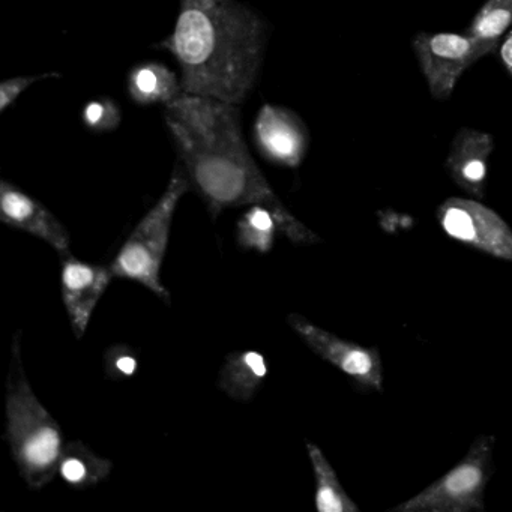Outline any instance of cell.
Returning a JSON list of instances; mask_svg holds the SVG:
<instances>
[{"label": "cell", "instance_id": "obj_1", "mask_svg": "<svg viewBox=\"0 0 512 512\" xmlns=\"http://www.w3.org/2000/svg\"><path fill=\"white\" fill-rule=\"evenodd\" d=\"M166 124L182 169L212 218L224 209L265 205L277 212L290 242L319 244V235L281 203L248 152L239 104L181 92L166 104Z\"/></svg>", "mask_w": 512, "mask_h": 512}, {"label": "cell", "instance_id": "obj_2", "mask_svg": "<svg viewBox=\"0 0 512 512\" xmlns=\"http://www.w3.org/2000/svg\"><path fill=\"white\" fill-rule=\"evenodd\" d=\"M175 29L157 44L178 61L182 92L241 104L254 88L268 26L236 0H179Z\"/></svg>", "mask_w": 512, "mask_h": 512}, {"label": "cell", "instance_id": "obj_3", "mask_svg": "<svg viewBox=\"0 0 512 512\" xmlns=\"http://www.w3.org/2000/svg\"><path fill=\"white\" fill-rule=\"evenodd\" d=\"M7 437L20 476L32 490H41L58 476L64 452V431L38 400L22 359V331L11 346L7 379Z\"/></svg>", "mask_w": 512, "mask_h": 512}, {"label": "cell", "instance_id": "obj_4", "mask_svg": "<svg viewBox=\"0 0 512 512\" xmlns=\"http://www.w3.org/2000/svg\"><path fill=\"white\" fill-rule=\"evenodd\" d=\"M191 184L185 170L176 167L163 196L139 221L110 263L115 278L134 281L170 304V292L161 283V268L169 247L173 217Z\"/></svg>", "mask_w": 512, "mask_h": 512}, {"label": "cell", "instance_id": "obj_5", "mask_svg": "<svg viewBox=\"0 0 512 512\" xmlns=\"http://www.w3.org/2000/svg\"><path fill=\"white\" fill-rule=\"evenodd\" d=\"M494 436L473 440L463 460L392 512H482L485 490L493 476Z\"/></svg>", "mask_w": 512, "mask_h": 512}, {"label": "cell", "instance_id": "obj_6", "mask_svg": "<svg viewBox=\"0 0 512 512\" xmlns=\"http://www.w3.org/2000/svg\"><path fill=\"white\" fill-rule=\"evenodd\" d=\"M499 47V43L478 40L469 34H427L413 38V52L434 100L445 101L454 94L458 79L479 59Z\"/></svg>", "mask_w": 512, "mask_h": 512}, {"label": "cell", "instance_id": "obj_7", "mask_svg": "<svg viewBox=\"0 0 512 512\" xmlns=\"http://www.w3.org/2000/svg\"><path fill=\"white\" fill-rule=\"evenodd\" d=\"M440 229L467 247L512 262V229L493 209L476 199L451 197L437 208Z\"/></svg>", "mask_w": 512, "mask_h": 512}, {"label": "cell", "instance_id": "obj_8", "mask_svg": "<svg viewBox=\"0 0 512 512\" xmlns=\"http://www.w3.org/2000/svg\"><path fill=\"white\" fill-rule=\"evenodd\" d=\"M287 323L319 358L343 371L359 388L382 391L383 362L377 347L343 340L301 314H290Z\"/></svg>", "mask_w": 512, "mask_h": 512}, {"label": "cell", "instance_id": "obj_9", "mask_svg": "<svg viewBox=\"0 0 512 512\" xmlns=\"http://www.w3.org/2000/svg\"><path fill=\"white\" fill-rule=\"evenodd\" d=\"M115 278L110 266L83 262L73 254L61 256V295L77 340L85 337L98 302Z\"/></svg>", "mask_w": 512, "mask_h": 512}, {"label": "cell", "instance_id": "obj_10", "mask_svg": "<svg viewBox=\"0 0 512 512\" xmlns=\"http://www.w3.org/2000/svg\"><path fill=\"white\" fill-rule=\"evenodd\" d=\"M254 137L260 154L278 166L296 169L308 149V130L292 110L266 104L254 124Z\"/></svg>", "mask_w": 512, "mask_h": 512}, {"label": "cell", "instance_id": "obj_11", "mask_svg": "<svg viewBox=\"0 0 512 512\" xmlns=\"http://www.w3.org/2000/svg\"><path fill=\"white\" fill-rule=\"evenodd\" d=\"M0 221L47 242L59 256L70 253V233L64 224L40 200L7 181L0 182Z\"/></svg>", "mask_w": 512, "mask_h": 512}, {"label": "cell", "instance_id": "obj_12", "mask_svg": "<svg viewBox=\"0 0 512 512\" xmlns=\"http://www.w3.org/2000/svg\"><path fill=\"white\" fill-rule=\"evenodd\" d=\"M493 149L491 134L472 128H461L452 140L446 170L452 182L472 199H484L488 160Z\"/></svg>", "mask_w": 512, "mask_h": 512}, {"label": "cell", "instance_id": "obj_13", "mask_svg": "<svg viewBox=\"0 0 512 512\" xmlns=\"http://www.w3.org/2000/svg\"><path fill=\"white\" fill-rule=\"evenodd\" d=\"M269 373L268 359L257 350H239L226 356L218 386L236 401H250Z\"/></svg>", "mask_w": 512, "mask_h": 512}, {"label": "cell", "instance_id": "obj_14", "mask_svg": "<svg viewBox=\"0 0 512 512\" xmlns=\"http://www.w3.org/2000/svg\"><path fill=\"white\" fill-rule=\"evenodd\" d=\"M113 463L95 454L82 440L65 443L58 476L76 490H86L106 481L112 473Z\"/></svg>", "mask_w": 512, "mask_h": 512}, {"label": "cell", "instance_id": "obj_15", "mask_svg": "<svg viewBox=\"0 0 512 512\" xmlns=\"http://www.w3.org/2000/svg\"><path fill=\"white\" fill-rule=\"evenodd\" d=\"M128 92L142 106L163 103L166 106L182 92L176 74L158 62L137 65L128 76Z\"/></svg>", "mask_w": 512, "mask_h": 512}, {"label": "cell", "instance_id": "obj_16", "mask_svg": "<svg viewBox=\"0 0 512 512\" xmlns=\"http://www.w3.org/2000/svg\"><path fill=\"white\" fill-rule=\"evenodd\" d=\"M308 457L313 467L316 493L314 502L319 512H359L355 500L346 493L332 464L322 449L313 442H307Z\"/></svg>", "mask_w": 512, "mask_h": 512}, {"label": "cell", "instance_id": "obj_17", "mask_svg": "<svg viewBox=\"0 0 512 512\" xmlns=\"http://www.w3.org/2000/svg\"><path fill=\"white\" fill-rule=\"evenodd\" d=\"M280 233H283V221L265 205L248 206L236 221V242L242 250L268 254Z\"/></svg>", "mask_w": 512, "mask_h": 512}, {"label": "cell", "instance_id": "obj_18", "mask_svg": "<svg viewBox=\"0 0 512 512\" xmlns=\"http://www.w3.org/2000/svg\"><path fill=\"white\" fill-rule=\"evenodd\" d=\"M512 26V0H485L473 17L466 34L490 43H499Z\"/></svg>", "mask_w": 512, "mask_h": 512}, {"label": "cell", "instance_id": "obj_19", "mask_svg": "<svg viewBox=\"0 0 512 512\" xmlns=\"http://www.w3.org/2000/svg\"><path fill=\"white\" fill-rule=\"evenodd\" d=\"M139 355L127 344H115L104 353V370L113 382H124L139 371Z\"/></svg>", "mask_w": 512, "mask_h": 512}, {"label": "cell", "instance_id": "obj_20", "mask_svg": "<svg viewBox=\"0 0 512 512\" xmlns=\"http://www.w3.org/2000/svg\"><path fill=\"white\" fill-rule=\"evenodd\" d=\"M83 124L94 133H107L121 124L122 113L110 98L89 101L82 112Z\"/></svg>", "mask_w": 512, "mask_h": 512}, {"label": "cell", "instance_id": "obj_21", "mask_svg": "<svg viewBox=\"0 0 512 512\" xmlns=\"http://www.w3.org/2000/svg\"><path fill=\"white\" fill-rule=\"evenodd\" d=\"M50 77H59L58 73H44L40 76L13 77L0 83V112H5L8 107L13 106L23 92L28 91L35 82L50 79Z\"/></svg>", "mask_w": 512, "mask_h": 512}, {"label": "cell", "instance_id": "obj_22", "mask_svg": "<svg viewBox=\"0 0 512 512\" xmlns=\"http://www.w3.org/2000/svg\"><path fill=\"white\" fill-rule=\"evenodd\" d=\"M500 61H502L503 67L508 71L509 76L512 77V32L506 35L503 43L499 47Z\"/></svg>", "mask_w": 512, "mask_h": 512}]
</instances>
